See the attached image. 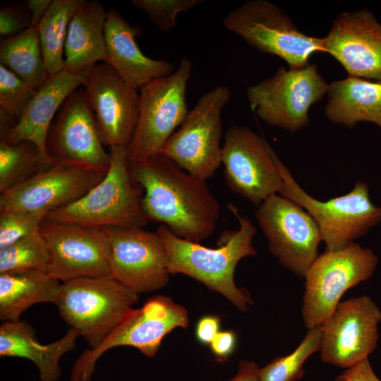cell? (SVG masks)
<instances>
[{"label": "cell", "mask_w": 381, "mask_h": 381, "mask_svg": "<svg viewBox=\"0 0 381 381\" xmlns=\"http://www.w3.org/2000/svg\"><path fill=\"white\" fill-rule=\"evenodd\" d=\"M334 381H380L375 374L368 358L345 369Z\"/></svg>", "instance_id": "obj_37"}, {"label": "cell", "mask_w": 381, "mask_h": 381, "mask_svg": "<svg viewBox=\"0 0 381 381\" xmlns=\"http://www.w3.org/2000/svg\"><path fill=\"white\" fill-rule=\"evenodd\" d=\"M82 85V72L75 73L64 69L49 77L36 90L18 120L1 131V140L9 145L30 142L37 146L47 165L56 162L47 150L48 133L64 102Z\"/></svg>", "instance_id": "obj_21"}, {"label": "cell", "mask_w": 381, "mask_h": 381, "mask_svg": "<svg viewBox=\"0 0 381 381\" xmlns=\"http://www.w3.org/2000/svg\"><path fill=\"white\" fill-rule=\"evenodd\" d=\"M226 29L261 52L284 59L289 68L309 64L310 57L325 52V38L301 32L279 7L265 0H250L224 18Z\"/></svg>", "instance_id": "obj_7"}, {"label": "cell", "mask_w": 381, "mask_h": 381, "mask_svg": "<svg viewBox=\"0 0 381 381\" xmlns=\"http://www.w3.org/2000/svg\"><path fill=\"white\" fill-rule=\"evenodd\" d=\"M82 74L103 144L127 147L138 121L139 94L107 62L95 64Z\"/></svg>", "instance_id": "obj_16"}, {"label": "cell", "mask_w": 381, "mask_h": 381, "mask_svg": "<svg viewBox=\"0 0 381 381\" xmlns=\"http://www.w3.org/2000/svg\"><path fill=\"white\" fill-rule=\"evenodd\" d=\"M52 1V0H28L26 1L28 8L32 13L30 28H37Z\"/></svg>", "instance_id": "obj_40"}, {"label": "cell", "mask_w": 381, "mask_h": 381, "mask_svg": "<svg viewBox=\"0 0 381 381\" xmlns=\"http://www.w3.org/2000/svg\"><path fill=\"white\" fill-rule=\"evenodd\" d=\"M80 336L76 329L71 327L61 339L44 345L36 340L35 331L27 322H4L0 327V356L28 359L37 368L40 381H58L61 374L59 361L75 349Z\"/></svg>", "instance_id": "obj_23"}, {"label": "cell", "mask_w": 381, "mask_h": 381, "mask_svg": "<svg viewBox=\"0 0 381 381\" xmlns=\"http://www.w3.org/2000/svg\"><path fill=\"white\" fill-rule=\"evenodd\" d=\"M109 245L110 275L137 294L164 287L169 281L167 253L157 232L143 228H103Z\"/></svg>", "instance_id": "obj_14"}, {"label": "cell", "mask_w": 381, "mask_h": 381, "mask_svg": "<svg viewBox=\"0 0 381 381\" xmlns=\"http://www.w3.org/2000/svg\"><path fill=\"white\" fill-rule=\"evenodd\" d=\"M60 285L59 280L43 270L0 273V320L3 322L18 321L34 304H56Z\"/></svg>", "instance_id": "obj_26"}, {"label": "cell", "mask_w": 381, "mask_h": 381, "mask_svg": "<svg viewBox=\"0 0 381 381\" xmlns=\"http://www.w3.org/2000/svg\"><path fill=\"white\" fill-rule=\"evenodd\" d=\"M140 33L138 27L132 26L116 10L107 12L104 37L107 63L135 90L176 70L174 64L149 58L141 52L135 41Z\"/></svg>", "instance_id": "obj_22"}, {"label": "cell", "mask_w": 381, "mask_h": 381, "mask_svg": "<svg viewBox=\"0 0 381 381\" xmlns=\"http://www.w3.org/2000/svg\"><path fill=\"white\" fill-rule=\"evenodd\" d=\"M30 21L14 8L0 10V35L11 37L28 28Z\"/></svg>", "instance_id": "obj_35"}, {"label": "cell", "mask_w": 381, "mask_h": 381, "mask_svg": "<svg viewBox=\"0 0 381 381\" xmlns=\"http://www.w3.org/2000/svg\"><path fill=\"white\" fill-rule=\"evenodd\" d=\"M229 207L236 217L239 227L222 234L219 246L216 248L181 238L164 224H160L156 232L164 244L170 274L189 276L222 294L245 312L253 301L246 291L236 286L234 272L241 259L256 254L253 246L256 228L248 216L238 213L235 206Z\"/></svg>", "instance_id": "obj_2"}, {"label": "cell", "mask_w": 381, "mask_h": 381, "mask_svg": "<svg viewBox=\"0 0 381 381\" xmlns=\"http://www.w3.org/2000/svg\"><path fill=\"white\" fill-rule=\"evenodd\" d=\"M191 61L184 56L171 75L154 79L140 89L139 118L126 147L129 164L142 162L161 152L188 111L186 89Z\"/></svg>", "instance_id": "obj_6"}, {"label": "cell", "mask_w": 381, "mask_h": 381, "mask_svg": "<svg viewBox=\"0 0 381 381\" xmlns=\"http://www.w3.org/2000/svg\"><path fill=\"white\" fill-rule=\"evenodd\" d=\"M322 326L308 329L299 346L291 353L277 357L260 368L261 381H297L305 373L303 365L320 349Z\"/></svg>", "instance_id": "obj_31"}, {"label": "cell", "mask_w": 381, "mask_h": 381, "mask_svg": "<svg viewBox=\"0 0 381 381\" xmlns=\"http://www.w3.org/2000/svg\"><path fill=\"white\" fill-rule=\"evenodd\" d=\"M109 167L101 181L75 202L44 219L95 228H143L149 219L131 179L127 148L110 147Z\"/></svg>", "instance_id": "obj_3"}, {"label": "cell", "mask_w": 381, "mask_h": 381, "mask_svg": "<svg viewBox=\"0 0 381 381\" xmlns=\"http://www.w3.org/2000/svg\"><path fill=\"white\" fill-rule=\"evenodd\" d=\"M202 0H132L135 7L143 11L150 20L163 32H168L177 25L176 16L187 12Z\"/></svg>", "instance_id": "obj_33"}, {"label": "cell", "mask_w": 381, "mask_h": 381, "mask_svg": "<svg viewBox=\"0 0 381 381\" xmlns=\"http://www.w3.org/2000/svg\"><path fill=\"white\" fill-rule=\"evenodd\" d=\"M129 167L132 181L145 191L141 202L149 220L160 222L176 236L194 243L212 235L221 206L205 181L162 153Z\"/></svg>", "instance_id": "obj_1"}, {"label": "cell", "mask_w": 381, "mask_h": 381, "mask_svg": "<svg viewBox=\"0 0 381 381\" xmlns=\"http://www.w3.org/2000/svg\"><path fill=\"white\" fill-rule=\"evenodd\" d=\"M327 94L325 113L332 123L351 128L370 122L381 129V82L349 75L329 84Z\"/></svg>", "instance_id": "obj_25"}, {"label": "cell", "mask_w": 381, "mask_h": 381, "mask_svg": "<svg viewBox=\"0 0 381 381\" xmlns=\"http://www.w3.org/2000/svg\"><path fill=\"white\" fill-rule=\"evenodd\" d=\"M103 145L85 90L80 86L64 102L51 125L47 152L56 162L104 175L110 161Z\"/></svg>", "instance_id": "obj_13"}, {"label": "cell", "mask_w": 381, "mask_h": 381, "mask_svg": "<svg viewBox=\"0 0 381 381\" xmlns=\"http://www.w3.org/2000/svg\"><path fill=\"white\" fill-rule=\"evenodd\" d=\"M84 0H53L37 30L47 78L64 69L65 42L69 23Z\"/></svg>", "instance_id": "obj_27"}, {"label": "cell", "mask_w": 381, "mask_h": 381, "mask_svg": "<svg viewBox=\"0 0 381 381\" xmlns=\"http://www.w3.org/2000/svg\"><path fill=\"white\" fill-rule=\"evenodd\" d=\"M222 147V163L229 188L257 207L280 193L283 179L278 157L268 143L247 126H229Z\"/></svg>", "instance_id": "obj_12"}, {"label": "cell", "mask_w": 381, "mask_h": 381, "mask_svg": "<svg viewBox=\"0 0 381 381\" xmlns=\"http://www.w3.org/2000/svg\"><path fill=\"white\" fill-rule=\"evenodd\" d=\"M138 300V294L109 275L62 282L56 305L63 320L80 332L90 349H95Z\"/></svg>", "instance_id": "obj_4"}, {"label": "cell", "mask_w": 381, "mask_h": 381, "mask_svg": "<svg viewBox=\"0 0 381 381\" xmlns=\"http://www.w3.org/2000/svg\"><path fill=\"white\" fill-rule=\"evenodd\" d=\"M35 91L36 89L0 64L1 131L11 126L12 120H18Z\"/></svg>", "instance_id": "obj_32"}, {"label": "cell", "mask_w": 381, "mask_h": 381, "mask_svg": "<svg viewBox=\"0 0 381 381\" xmlns=\"http://www.w3.org/2000/svg\"><path fill=\"white\" fill-rule=\"evenodd\" d=\"M325 38V52L349 75L381 82V24L367 9L337 16Z\"/></svg>", "instance_id": "obj_20"}, {"label": "cell", "mask_w": 381, "mask_h": 381, "mask_svg": "<svg viewBox=\"0 0 381 381\" xmlns=\"http://www.w3.org/2000/svg\"><path fill=\"white\" fill-rule=\"evenodd\" d=\"M276 162L283 179L279 194L300 205L313 218L326 250H337L347 246L381 222V207L370 200L366 183L358 181L348 193L320 201L298 184L278 157Z\"/></svg>", "instance_id": "obj_5"}, {"label": "cell", "mask_w": 381, "mask_h": 381, "mask_svg": "<svg viewBox=\"0 0 381 381\" xmlns=\"http://www.w3.org/2000/svg\"><path fill=\"white\" fill-rule=\"evenodd\" d=\"M107 12L97 1H85L73 16L64 47V69L79 73L108 61L104 37Z\"/></svg>", "instance_id": "obj_24"}, {"label": "cell", "mask_w": 381, "mask_h": 381, "mask_svg": "<svg viewBox=\"0 0 381 381\" xmlns=\"http://www.w3.org/2000/svg\"><path fill=\"white\" fill-rule=\"evenodd\" d=\"M380 320V310L366 296L339 302L322 325V361L346 369L368 358L377 344Z\"/></svg>", "instance_id": "obj_17"}, {"label": "cell", "mask_w": 381, "mask_h": 381, "mask_svg": "<svg viewBox=\"0 0 381 381\" xmlns=\"http://www.w3.org/2000/svg\"><path fill=\"white\" fill-rule=\"evenodd\" d=\"M104 175L56 162L1 193L0 212L16 210L47 215L79 200Z\"/></svg>", "instance_id": "obj_19"}, {"label": "cell", "mask_w": 381, "mask_h": 381, "mask_svg": "<svg viewBox=\"0 0 381 381\" xmlns=\"http://www.w3.org/2000/svg\"><path fill=\"white\" fill-rule=\"evenodd\" d=\"M328 87L317 66L309 64L297 69L280 66L272 76L249 86L246 95L259 118L295 132L309 124L310 107L327 93Z\"/></svg>", "instance_id": "obj_10"}, {"label": "cell", "mask_w": 381, "mask_h": 381, "mask_svg": "<svg viewBox=\"0 0 381 381\" xmlns=\"http://www.w3.org/2000/svg\"><path fill=\"white\" fill-rule=\"evenodd\" d=\"M220 319L217 315H205L198 322L195 327V336L202 344H210L214 337L219 332Z\"/></svg>", "instance_id": "obj_38"}, {"label": "cell", "mask_w": 381, "mask_h": 381, "mask_svg": "<svg viewBox=\"0 0 381 381\" xmlns=\"http://www.w3.org/2000/svg\"><path fill=\"white\" fill-rule=\"evenodd\" d=\"M40 231L50 252L47 272L62 282L110 275L109 245L103 228L44 219Z\"/></svg>", "instance_id": "obj_15"}, {"label": "cell", "mask_w": 381, "mask_h": 381, "mask_svg": "<svg viewBox=\"0 0 381 381\" xmlns=\"http://www.w3.org/2000/svg\"><path fill=\"white\" fill-rule=\"evenodd\" d=\"M92 373L75 369L73 368L71 374V381H90L92 376Z\"/></svg>", "instance_id": "obj_41"}, {"label": "cell", "mask_w": 381, "mask_h": 381, "mask_svg": "<svg viewBox=\"0 0 381 381\" xmlns=\"http://www.w3.org/2000/svg\"><path fill=\"white\" fill-rule=\"evenodd\" d=\"M37 146L30 142L9 145L0 141L1 193L48 167Z\"/></svg>", "instance_id": "obj_29"}, {"label": "cell", "mask_w": 381, "mask_h": 381, "mask_svg": "<svg viewBox=\"0 0 381 381\" xmlns=\"http://www.w3.org/2000/svg\"><path fill=\"white\" fill-rule=\"evenodd\" d=\"M377 262L371 249L355 242L318 255L304 276L302 315L308 329L321 327L348 289L373 276Z\"/></svg>", "instance_id": "obj_8"}, {"label": "cell", "mask_w": 381, "mask_h": 381, "mask_svg": "<svg viewBox=\"0 0 381 381\" xmlns=\"http://www.w3.org/2000/svg\"><path fill=\"white\" fill-rule=\"evenodd\" d=\"M188 314L182 306L167 296L150 298L138 309H133L120 325L95 349L85 350L75 365L94 371L99 358L107 350L130 346L147 357H154L164 337L177 327L186 328Z\"/></svg>", "instance_id": "obj_18"}, {"label": "cell", "mask_w": 381, "mask_h": 381, "mask_svg": "<svg viewBox=\"0 0 381 381\" xmlns=\"http://www.w3.org/2000/svg\"><path fill=\"white\" fill-rule=\"evenodd\" d=\"M0 61L36 90L48 78L37 28L29 27L4 40L0 46Z\"/></svg>", "instance_id": "obj_28"}, {"label": "cell", "mask_w": 381, "mask_h": 381, "mask_svg": "<svg viewBox=\"0 0 381 381\" xmlns=\"http://www.w3.org/2000/svg\"><path fill=\"white\" fill-rule=\"evenodd\" d=\"M44 213L6 211L0 214V249L40 231Z\"/></svg>", "instance_id": "obj_34"}, {"label": "cell", "mask_w": 381, "mask_h": 381, "mask_svg": "<svg viewBox=\"0 0 381 381\" xmlns=\"http://www.w3.org/2000/svg\"><path fill=\"white\" fill-rule=\"evenodd\" d=\"M210 346L212 353L218 359L226 360L236 349V334L231 330L219 332Z\"/></svg>", "instance_id": "obj_36"}, {"label": "cell", "mask_w": 381, "mask_h": 381, "mask_svg": "<svg viewBox=\"0 0 381 381\" xmlns=\"http://www.w3.org/2000/svg\"><path fill=\"white\" fill-rule=\"evenodd\" d=\"M255 217L270 253L285 269L304 278L318 257L322 241L313 218L300 205L277 194L257 207Z\"/></svg>", "instance_id": "obj_11"}, {"label": "cell", "mask_w": 381, "mask_h": 381, "mask_svg": "<svg viewBox=\"0 0 381 381\" xmlns=\"http://www.w3.org/2000/svg\"><path fill=\"white\" fill-rule=\"evenodd\" d=\"M231 96L230 87L224 85L205 93L160 153L199 179L213 176L222 164V113Z\"/></svg>", "instance_id": "obj_9"}, {"label": "cell", "mask_w": 381, "mask_h": 381, "mask_svg": "<svg viewBox=\"0 0 381 381\" xmlns=\"http://www.w3.org/2000/svg\"><path fill=\"white\" fill-rule=\"evenodd\" d=\"M49 261V246L40 231L0 249V273L25 270L47 272Z\"/></svg>", "instance_id": "obj_30"}, {"label": "cell", "mask_w": 381, "mask_h": 381, "mask_svg": "<svg viewBox=\"0 0 381 381\" xmlns=\"http://www.w3.org/2000/svg\"><path fill=\"white\" fill-rule=\"evenodd\" d=\"M260 370L255 362L241 361L237 373L229 381H261Z\"/></svg>", "instance_id": "obj_39"}]
</instances>
